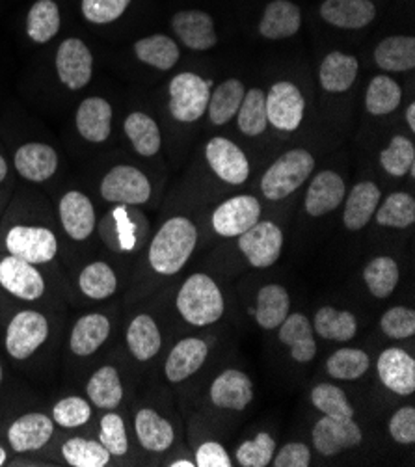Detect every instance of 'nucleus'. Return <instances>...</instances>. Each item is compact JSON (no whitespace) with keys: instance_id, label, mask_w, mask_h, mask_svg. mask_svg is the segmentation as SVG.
<instances>
[{"instance_id":"nucleus-9","label":"nucleus","mask_w":415,"mask_h":467,"mask_svg":"<svg viewBox=\"0 0 415 467\" xmlns=\"http://www.w3.org/2000/svg\"><path fill=\"white\" fill-rule=\"evenodd\" d=\"M284 233L274 222H257L239 235V250L255 268H268L280 259Z\"/></svg>"},{"instance_id":"nucleus-39","label":"nucleus","mask_w":415,"mask_h":467,"mask_svg":"<svg viewBox=\"0 0 415 467\" xmlns=\"http://www.w3.org/2000/svg\"><path fill=\"white\" fill-rule=\"evenodd\" d=\"M399 265L395 259L388 255L375 257L368 261V265L363 268V279L365 285L373 296L377 298H389L399 284Z\"/></svg>"},{"instance_id":"nucleus-13","label":"nucleus","mask_w":415,"mask_h":467,"mask_svg":"<svg viewBox=\"0 0 415 467\" xmlns=\"http://www.w3.org/2000/svg\"><path fill=\"white\" fill-rule=\"evenodd\" d=\"M205 157L213 171L229 184H243L250 175V162L244 151L227 138H213L205 148Z\"/></svg>"},{"instance_id":"nucleus-42","label":"nucleus","mask_w":415,"mask_h":467,"mask_svg":"<svg viewBox=\"0 0 415 467\" xmlns=\"http://www.w3.org/2000/svg\"><path fill=\"white\" fill-rule=\"evenodd\" d=\"M60 30V10L53 0H37L30 8L26 32L36 43L51 41Z\"/></svg>"},{"instance_id":"nucleus-18","label":"nucleus","mask_w":415,"mask_h":467,"mask_svg":"<svg viewBox=\"0 0 415 467\" xmlns=\"http://www.w3.org/2000/svg\"><path fill=\"white\" fill-rule=\"evenodd\" d=\"M209 354V347L203 339H196V337H187L179 341L166 363H164V375L171 384H179L184 382L187 379H191L192 375L202 368V365L205 363Z\"/></svg>"},{"instance_id":"nucleus-47","label":"nucleus","mask_w":415,"mask_h":467,"mask_svg":"<svg viewBox=\"0 0 415 467\" xmlns=\"http://www.w3.org/2000/svg\"><path fill=\"white\" fill-rule=\"evenodd\" d=\"M311 402L318 411L336 419H352L354 408L350 406L345 391L332 384H318L311 391Z\"/></svg>"},{"instance_id":"nucleus-24","label":"nucleus","mask_w":415,"mask_h":467,"mask_svg":"<svg viewBox=\"0 0 415 467\" xmlns=\"http://www.w3.org/2000/svg\"><path fill=\"white\" fill-rule=\"evenodd\" d=\"M280 341L291 348V356L298 363H309L316 356V343L313 337V324L302 313H289L278 326Z\"/></svg>"},{"instance_id":"nucleus-22","label":"nucleus","mask_w":415,"mask_h":467,"mask_svg":"<svg viewBox=\"0 0 415 467\" xmlns=\"http://www.w3.org/2000/svg\"><path fill=\"white\" fill-rule=\"evenodd\" d=\"M60 220L73 241H84L96 229V211L82 192H67L60 200Z\"/></svg>"},{"instance_id":"nucleus-33","label":"nucleus","mask_w":415,"mask_h":467,"mask_svg":"<svg viewBox=\"0 0 415 467\" xmlns=\"http://www.w3.org/2000/svg\"><path fill=\"white\" fill-rule=\"evenodd\" d=\"M358 69H359V64L354 57L334 51L322 60V66L318 71L320 86L330 93L347 91L354 84L358 77Z\"/></svg>"},{"instance_id":"nucleus-61","label":"nucleus","mask_w":415,"mask_h":467,"mask_svg":"<svg viewBox=\"0 0 415 467\" xmlns=\"http://www.w3.org/2000/svg\"><path fill=\"white\" fill-rule=\"evenodd\" d=\"M0 382H3V367H0Z\"/></svg>"},{"instance_id":"nucleus-26","label":"nucleus","mask_w":415,"mask_h":467,"mask_svg":"<svg viewBox=\"0 0 415 467\" xmlns=\"http://www.w3.org/2000/svg\"><path fill=\"white\" fill-rule=\"evenodd\" d=\"M380 196H382L380 189L371 181H363L356 184L350 191V194L347 196L343 223L350 231L363 229L368 223V220L373 218L375 211L379 209Z\"/></svg>"},{"instance_id":"nucleus-55","label":"nucleus","mask_w":415,"mask_h":467,"mask_svg":"<svg viewBox=\"0 0 415 467\" xmlns=\"http://www.w3.org/2000/svg\"><path fill=\"white\" fill-rule=\"evenodd\" d=\"M311 462V451L304 443H287L278 456L274 458L275 467H307Z\"/></svg>"},{"instance_id":"nucleus-56","label":"nucleus","mask_w":415,"mask_h":467,"mask_svg":"<svg viewBox=\"0 0 415 467\" xmlns=\"http://www.w3.org/2000/svg\"><path fill=\"white\" fill-rule=\"evenodd\" d=\"M196 465L198 467H232L233 463L227 451L220 443L207 441L196 452Z\"/></svg>"},{"instance_id":"nucleus-50","label":"nucleus","mask_w":415,"mask_h":467,"mask_svg":"<svg viewBox=\"0 0 415 467\" xmlns=\"http://www.w3.org/2000/svg\"><path fill=\"white\" fill-rule=\"evenodd\" d=\"M91 419V406L80 397L62 399L53 410V421L64 429H77Z\"/></svg>"},{"instance_id":"nucleus-1","label":"nucleus","mask_w":415,"mask_h":467,"mask_svg":"<svg viewBox=\"0 0 415 467\" xmlns=\"http://www.w3.org/2000/svg\"><path fill=\"white\" fill-rule=\"evenodd\" d=\"M198 243L196 225L184 216L170 218L151 241L150 265L162 275L177 274L191 259Z\"/></svg>"},{"instance_id":"nucleus-58","label":"nucleus","mask_w":415,"mask_h":467,"mask_svg":"<svg viewBox=\"0 0 415 467\" xmlns=\"http://www.w3.org/2000/svg\"><path fill=\"white\" fill-rule=\"evenodd\" d=\"M6 173H8V164L6 161L3 159V155H0V182H3L6 179Z\"/></svg>"},{"instance_id":"nucleus-57","label":"nucleus","mask_w":415,"mask_h":467,"mask_svg":"<svg viewBox=\"0 0 415 467\" xmlns=\"http://www.w3.org/2000/svg\"><path fill=\"white\" fill-rule=\"evenodd\" d=\"M406 121L410 125V130H415V105L413 103L406 109Z\"/></svg>"},{"instance_id":"nucleus-11","label":"nucleus","mask_w":415,"mask_h":467,"mask_svg":"<svg viewBox=\"0 0 415 467\" xmlns=\"http://www.w3.org/2000/svg\"><path fill=\"white\" fill-rule=\"evenodd\" d=\"M261 203L254 196H235L223 202L213 214V227L222 237H239L259 222Z\"/></svg>"},{"instance_id":"nucleus-2","label":"nucleus","mask_w":415,"mask_h":467,"mask_svg":"<svg viewBox=\"0 0 415 467\" xmlns=\"http://www.w3.org/2000/svg\"><path fill=\"white\" fill-rule=\"evenodd\" d=\"M181 317L192 326H209L222 318L225 304L220 287L207 274H192L177 293Z\"/></svg>"},{"instance_id":"nucleus-23","label":"nucleus","mask_w":415,"mask_h":467,"mask_svg":"<svg viewBox=\"0 0 415 467\" xmlns=\"http://www.w3.org/2000/svg\"><path fill=\"white\" fill-rule=\"evenodd\" d=\"M77 129L88 142L101 144L110 136L112 107L101 98H88L77 110Z\"/></svg>"},{"instance_id":"nucleus-5","label":"nucleus","mask_w":415,"mask_h":467,"mask_svg":"<svg viewBox=\"0 0 415 467\" xmlns=\"http://www.w3.org/2000/svg\"><path fill=\"white\" fill-rule=\"evenodd\" d=\"M6 248L12 255L21 257L32 265H43L55 259L58 241L47 227L16 225L8 231Z\"/></svg>"},{"instance_id":"nucleus-29","label":"nucleus","mask_w":415,"mask_h":467,"mask_svg":"<svg viewBox=\"0 0 415 467\" xmlns=\"http://www.w3.org/2000/svg\"><path fill=\"white\" fill-rule=\"evenodd\" d=\"M134 431L138 436V441L142 443L144 449L162 452L171 447L175 440L173 427L161 417L151 408H142L134 417Z\"/></svg>"},{"instance_id":"nucleus-41","label":"nucleus","mask_w":415,"mask_h":467,"mask_svg":"<svg viewBox=\"0 0 415 467\" xmlns=\"http://www.w3.org/2000/svg\"><path fill=\"white\" fill-rule=\"evenodd\" d=\"M80 291L91 300H107L118 289V277L110 265L98 261L88 265L78 277Z\"/></svg>"},{"instance_id":"nucleus-52","label":"nucleus","mask_w":415,"mask_h":467,"mask_svg":"<svg viewBox=\"0 0 415 467\" xmlns=\"http://www.w3.org/2000/svg\"><path fill=\"white\" fill-rule=\"evenodd\" d=\"M99 440L110 456H125L129 451V440L123 419L118 413H107L101 419Z\"/></svg>"},{"instance_id":"nucleus-19","label":"nucleus","mask_w":415,"mask_h":467,"mask_svg":"<svg viewBox=\"0 0 415 467\" xmlns=\"http://www.w3.org/2000/svg\"><path fill=\"white\" fill-rule=\"evenodd\" d=\"M55 434L53 419L43 413H26L12 423L8 441L16 452L37 451L49 443Z\"/></svg>"},{"instance_id":"nucleus-4","label":"nucleus","mask_w":415,"mask_h":467,"mask_svg":"<svg viewBox=\"0 0 415 467\" xmlns=\"http://www.w3.org/2000/svg\"><path fill=\"white\" fill-rule=\"evenodd\" d=\"M211 80L196 73H179L170 82V112L177 121L192 123L205 112L211 98Z\"/></svg>"},{"instance_id":"nucleus-31","label":"nucleus","mask_w":415,"mask_h":467,"mask_svg":"<svg viewBox=\"0 0 415 467\" xmlns=\"http://www.w3.org/2000/svg\"><path fill=\"white\" fill-rule=\"evenodd\" d=\"M375 62L380 69L404 73L415 67V39L411 36L386 37L375 49Z\"/></svg>"},{"instance_id":"nucleus-30","label":"nucleus","mask_w":415,"mask_h":467,"mask_svg":"<svg viewBox=\"0 0 415 467\" xmlns=\"http://www.w3.org/2000/svg\"><path fill=\"white\" fill-rule=\"evenodd\" d=\"M127 345L138 361L155 358L162 347L157 322L150 315H136L127 328Z\"/></svg>"},{"instance_id":"nucleus-16","label":"nucleus","mask_w":415,"mask_h":467,"mask_svg":"<svg viewBox=\"0 0 415 467\" xmlns=\"http://www.w3.org/2000/svg\"><path fill=\"white\" fill-rule=\"evenodd\" d=\"M377 367L382 384L389 391L400 397H408L415 391V359L402 348H386Z\"/></svg>"},{"instance_id":"nucleus-48","label":"nucleus","mask_w":415,"mask_h":467,"mask_svg":"<svg viewBox=\"0 0 415 467\" xmlns=\"http://www.w3.org/2000/svg\"><path fill=\"white\" fill-rule=\"evenodd\" d=\"M415 162V148L406 136H393L389 146L380 153L382 168L393 177H404Z\"/></svg>"},{"instance_id":"nucleus-49","label":"nucleus","mask_w":415,"mask_h":467,"mask_svg":"<svg viewBox=\"0 0 415 467\" xmlns=\"http://www.w3.org/2000/svg\"><path fill=\"white\" fill-rule=\"evenodd\" d=\"M274 449H275L274 438H270V434L266 432H259L255 440L241 443L235 456L243 467H265L272 462Z\"/></svg>"},{"instance_id":"nucleus-60","label":"nucleus","mask_w":415,"mask_h":467,"mask_svg":"<svg viewBox=\"0 0 415 467\" xmlns=\"http://www.w3.org/2000/svg\"><path fill=\"white\" fill-rule=\"evenodd\" d=\"M5 462H6V451H5L3 447H0V467L5 465Z\"/></svg>"},{"instance_id":"nucleus-7","label":"nucleus","mask_w":415,"mask_h":467,"mask_svg":"<svg viewBox=\"0 0 415 467\" xmlns=\"http://www.w3.org/2000/svg\"><path fill=\"white\" fill-rule=\"evenodd\" d=\"M49 337V322L37 311L17 313L6 332V350L14 359L30 358Z\"/></svg>"},{"instance_id":"nucleus-51","label":"nucleus","mask_w":415,"mask_h":467,"mask_svg":"<svg viewBox=\"0 0 415 467\" xmlns=\"http://www.w3.org/2000/svg\"><path fill=\"white\" fill-rule=\"evenodd\" d=\"M380 328L391 339H408L415 334V311L404 306L391 307L382 315Z\"/></svg>"},{"instance_id":"nucleus-45","label":"nucleus","mask_w":415,"mask_h":467,"mask_svg":"<svg viewBox=\"0 0 415 467\" xmlns=\"http://www.w3.org/2000/svg\"><path fill=\"white\" fill-rule=\"evenodd\" d=\"M64 458L73 467H105L110 462V452L101 441L71 438L62 447Z\"/></svg>"},{"instance_id":"nucleus-14","label":"nucleus","mask_w":415,"mask_h":467,"mask_svg":"<svg viewBox=\"0 0 415 467\" xmlns=\"http://www.w3.org/2000/svg\"><path fill=\"white\" fill-rule=\"evenodd\" d=\"M57 71L62 84L69 89H80L89 82L91 71H94V58L84 41L69 37L58 47Z\"/></svg>"},{"instance_id":"nucleus-20","label":"nucleus","mask_w":415,"mask_h":467,"mask_svg":"<svg viewBox=\"0 0 415 467\" xmlns=\"http://www.w3.org/2000/svg\"><path fill=\"white\" fill-rule=\"evenodd\" d=\"M173 32L184 47L192 51H207L216 45L213 17L200 10H187L173 16Z\"/></svg>"},{"instance_id":"nucleus-8","label":"nucleus","mask_w":415,"mask_h":467,"mask_svg":"<svg viewBox=\"0 0 415 467\" xmlns=\"http://www.w3.org/2000/svg\"><path fill=\"white\" fill-rule=\"evenodd\" d=\"M101 196L110 203L142 205L151 196V184L138 168L116 166L101 182Z\"/></svg>"},{"instance_id":"nucleus-44","label":"nucleus","mask_w":415,"mask_h":467,"mask_svg":"<svg viewBox=\"0 0 415 467\" xmlns=\"http://www.w3.org/2000/svg\"><path fill=\"white\" fill-rule=\"evenodd\" d=\"M237 123L241 132H244L246 136H259L265 132L268 119L263 89L254 88L244 93V99L237 112Z\"/></svg>"},{"instance_id":"nucleus-15","label":"nucleus","mask_w":415,"mask_h":467,"mask_svg":"<svg viewBox=\"0 0 415 467\" xmlns=\"http://www.w3.org/2000/svg\"><path fill=\"white\" fill-rule=\"evenodd\" d=\"M254 399V384L243 370L227 368L214 379L211 386V400L222 410L243 411Z\"/></svg>"},{"instance_id":"nucleus-32","label":"nucleus","mask_w":415,"mask_h":467,"mask_svg":"<svg viewBox=\"0 0 415 467\" xmlns=\"http://www.w3.org/2000/svg\"><path fill=\"white\" fill-rule=\"evenodd\" d=\"M291 311V298L282 285H265L257 293L255 320L265 330H275L287 318Z\"/></svg>"},{"instance_id":"nucleus-12","label":"nucleus","mask_w":415,"mask_h":467,"mask_svg":"<svg viewBox=\"0 0 415 467\" xmlns=\"http://www.w3.org/2000/svg\"><path fill=\"white\" fill-rule=\"evenodd\" d=\"M0 285L25 302H34L45 293V279L36 265L16 255L0 261Z\"/></svg>"},{"instance_id":"nucleus-53","label":"nucleus","mask_w":415,"mask_h":467,"mask_svg":"<svg viewBox=\"0 0 415 467\" xmlns=\"http://www.w3.org/2000/svg\"><path fill=\"white\" fill-rule=\"evenodd\" d=\"M130 0H82V14L89 23L107 25L123 16Z\"/></svg>"},{"instance_id":"nucleus-37","label":"nucleus","mask_w":415,"mask_h":467,"mask_svg":"<svg viewBox=\"0 0 415 467\" xmlns=\"http://www.w3.org/2000/svg\"><path fill=\"white\" fill-rule=\"evenodd\" d=\"M125 134L138 155L153 157L161 150V130L153 118L144 112H132L125 119Z\"/></svg>"},{"instance_id":"nucleus-54","label":"nucleus","mask_w":415,"mask_h":467,"mask_svg":"<svg viewBox=\"0 0 415 467\" xmlns=\"http://www.w3.org/2000/svg\"><path fill=\"white\" fill-rule=\"evenodd\" d=\"M389 434L400 445H410L415 441V408L404 406L397 410L389 419Z\"/></svg>"},{"instance_id":"nucleus-3","label":"nucleus","mask_w":415,"mask_h":467,"mask_svg":"<svg viewBox=\"0 0 415 467\" xmlns=\"http://www.w3.org/2000/svg\"><path fill=\"white\" fill-rule=\"evenodd\" d=\"M315 170V159L306 150H291L275 161L261 179V191L270 202L291 196Z\"/></svg>"},{"instance_id":"nucleus-27","label":"nucleus","mask_w":415,"mask_h":467,"mask_svg":"<svg viewBox=\"0 0 415 467\" xmlns=\"http://www.w3.org/2000/svg\"><path fill=\"white\" fill-rule=\"evenodd\" d=\"M16 168L25 179L43 182L55 175L58 168V155L51 146L36 142L26 144L16 153Z\"/></svg>"},{"instance_id":"nucleus-34","label":"nucleus","mask_w":415,"mask_h":467,"mask_svg":"<svg viewBox=\"0 0 415 467\" xmlns=\"http://www.w3.org/2000/svg\"><path fill=\"white\" fill-rule=\"evenodd\" d=\"M313 330L318 337L327 341L347 343L354 339L358 332V320L350 311H339L336 307H320L315 313Z\"/></svg>"},{"instance_id":"nucleus-36","label":"nucleus","mask_w":415,"mask_h":467,"mask_svg":"<svg viewBox=\"0 0 415 467\" xmlns=\"http://www.w3.org/2000/svg\"><path fill=\"white\" fill-rule=\"evenodd\" d=\"M136 58L157 67L161 71H170L179 62V47L177 43L162 34H155L134 43Z\"/></svg>"},{"instance_id":"nucleus-40","label":"nucleus","mask_w":415,"mask_h":467,"mask_svg":"<svg viewBox=\"0 0 415 467\" xmlns=\"http://www.w3.org/2000/svg\"><path fill=\"white\" fill-rule=\"evenodd\" d=\"M402 89L400 86L386 75L375 77L368 82L367 93H365V107L368 114L373 116H388L400 105Z\"/></svg>"},{"instance_id":"nucleus-10","label":"nucleus","mask_w":415,"mask_h":467,"mask_svg":"<svg viewBox=\"0 0 415 467\" xmlns=\"http://www.w3.org/2000/svg\"><path fill=\"white\" fill-rule=\"evenodd\" d=\"M363 441V434L354 419H336L325 415L313 427V445L322 456H336L345 449L358 447Z\"/></svg>"},{"instance_id":"nucleus-43","label":"nucleus","mask_w":415,"mask_h":467,"mask_svg":"<svg viewBox=\"0 0 415 467\" xmlns=\"http://www.w3.org/2000/svg\"><path fill=\"white\" fill-rule=\"evenodd\" d=\"M368 365H371V358L367 352L359 348H339L328 358L327 370L337 380H358L365 375Z\"/></svg>"},{"instance_id":"nucleus-25","label":"nucleus","mask_w":415,"mask_h":467,"mask_svg":"<svg viewBox=\"0 0 415 467\" xmlns=\"http://www.w3.org/2000/svg\"><path fill=\"white\" fill-rule=\"evenodd\" d=\"M302 14L291 0H274L266 8L259 23V32L266 39H285L300 30Z\"/></svg>"},{"instance_id":"nucleus-21","label":"nucleus","mask_w":415,"mask_h":467,"mask_svg":"<svg viewBox=\"0 0 415 467\" xmlns=\"http://www.w3.org/2000/svg\"><path fill=\"white\" fill-rule=\"evenodd\" d=\"M320 16L337 28L358 30L375 21L377 8L371 0H325Z\"/></svg>"},{"instance_id":"nucleus-6","label":"nucleus","mask_w":415,"mask_h":467,"mask_svg":"<svg viewBox=\"0 0 415 467\" xmlns=\"http://www.w3.org/2000/svg\"><path fill=\"white\" fill-rule=\"evenodd\" d=\"M266 103V119L278 130L293 132L300 127L306 110V99L302 91L287 80L275 82L268 96H265Z\"/></svg>"},{"instance_id":"nucleus-46","label":"nucleus","mask_w":415,"mask_h":467,"mask_svg":"<svg viewBox=\"0 0 415 467\" xmlns=\"http://www.w3.org/2000/svg\"><path fill=\"white\" fill-rule=\"evenodd\" d=\"M377 222L384 227L406 229L415 222V200L406 192H395L377 209Z\"/></svg>"},{"instance_id":"nucleus-35","label":"nucleus","mask_w":415,"mask_h":467,"mask_svg":"<svg viewBox=\"0 0 415 467\" xmlns=\"http://www.w3.org/2000/svg\"><path fill=\"white\" fill-rule=\"evenodd\" d=\"M244 93H246L244 84L237 78H229L222 82L209 98V105H207L209 119L214 125H225L232 121L239 112V107L244 99Z\"/></svg>"},{"instance_id":"nucleus-17","label":"nucleus","mask_w":415,"mask_h":467,"mask_svg":"<svg viewBox=\"0 0 415 467\" xmlns=\"http://www.w3.org/2000/svg\"><path fill=\"white\" fill-rule=\"evenodd\" d=\"M345 200V181L339 173L325 170L315 175L306 194V211L309 216H325L336 211Z\"/></svg>"},{"instance_id":"nucleus-59","label":"nucleus","mask_w":415,"mask_h":467,"mask_svg":"<svg viewBox=\"0 0 415 467\" xmlns=\"http://www.w3.org/2000/svg\"><path fill=\"white\" fill-rule=\"evenodd\" d=\"M171 467H194L196 463H192V462H189V460H177V462H173V463H170Z\"/></svg>"},{"instance_id":"nucleus-38","label":"nucleus","mask_w":415,"mask_h":467,"mask_svg":"<svg viewBox=\"0 0 415 467\" xmlns=\"http://www.w3.org/2000/svg\"><path fill=\"white\" fill-rule=\"evenodd\" d=\"M86 393L91 404H96L101 410H114L119 406L123 399V386L118 370L110 365L96 370V375H91L86 386Z\"/></svg>"},{"instance_id":"nucleus-28","label":"nucleus","mask_w":415,"mask_h":467,"mask_svg":"<svg viewBox=\"0 0 415 467\" xmlns=\"http://www.w3.org/2000/svg\"><path fill=\"white\" fill-rule=\"evenodd\" d=\"M110 336V320L101 313L84 315L71 332L69 347L77 356L96 354Z\"/></svg>"}]
</instances>
